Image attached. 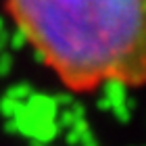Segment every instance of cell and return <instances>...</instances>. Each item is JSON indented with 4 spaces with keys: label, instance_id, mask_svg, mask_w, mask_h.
Here are the masks:
<instances>
[{
    "label": "cell",
    "instance_id": "cell-1",
    "mask_svg": "<svg viewBox=\"0 0 146 146\" xmlns=\"http://www.w3.org/2000/svg\"><path fill=\"white\" fill-rule=\"evenodd\" d=\"M36 58L73 94L140 88L146 0H4Z\"/></svg>",
    "mask_w": 146,
    "mask_h": 146
}]
</instances>
